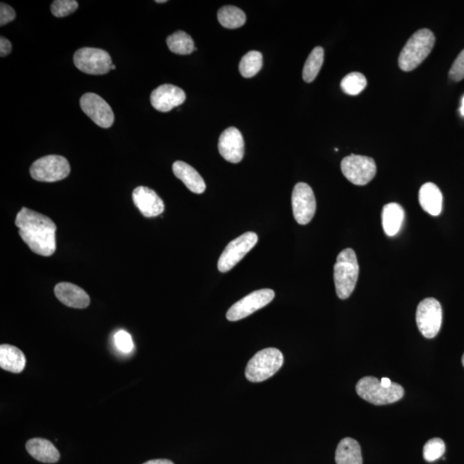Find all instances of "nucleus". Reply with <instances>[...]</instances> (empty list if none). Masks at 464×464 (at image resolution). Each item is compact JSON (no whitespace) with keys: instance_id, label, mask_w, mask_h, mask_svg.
<instances>
[{"instance_id":"nucleus-10","label":"nucleus","mask_w":464,"mask_h":464,"mask_svg":"<svg viewBox=\"0 0 464 464\" xmlns=\"http://www.w3.org/2000/svg\"><path fill=\"white\" fill-rule=\"evenodd\" d=\"M443 311L441 303L434 297L421 301L417 307L416 323L425 338H434L441 330Z\"/></svg>"},{"instance_id":"nucleus-39","label":"nucleus","mask_w":464,"mask_h":464,"mask_svg":"<svg viewBox=\"0 0 464 464\" xmlns=\"http://www.w3.org/2000/svg\"><path fill=\"white\" fill-rule=\"evenodd\" d=\"M115 69H116V65H112V70H115Z\"/></svg>"},{"instance_id":"nucleus-14","label":"nucleus","mask_w":464,"mask_h":464,"mask_svg":"<svg viewBox=\"0 0 464 464\" xmlns=\"http://www.w3.org/2000/svg\"><path fill=\"white\" fill-rule=\"evenodd\" d=\"M219 151L226 161L238 164L244 156V140L241 131L234 127H228L221 134Z\"/></svg>"},{"instance_id":"nucleus-27","label":"nucleus","mask_w":464,"mask_h":464,"mask_svg":"<svg viewBox=\"0 0 464 464\" xmlns=\"http://www.w3.org/2000/svg\"><path fill=\"white\" fill-rule=\"evenodd\" d=\"M262 64V54L258 51H251L242 58L239 64V71L242 77L252 78L261 70Z\"/></svg>"},{"instance_id":"nucleus-30","label":"nucleus","mask_w":464,"mask_h":464,"mask_svg":"<svg viewBox=\"0 0 464 464\" xmlns=\"http://www.w3.org/2000/svg\"><path fill=\"white\" fill-rule=\"evenodd\" d=\"M78 3L76 0H55L51 6V12L54 17H65L76 12Z\"/></svg>"},{"instance_id":"nucleus-38","label":"nucleus","mask_w":464,"mask_h":464,"mask_svg":"<svg viewBox=\"0 0 464 464\" xmlns=\"http://www.w3.org/2000/svg\"><path fill=\"white\" fill-rule=\"evenodd\" d=\"M166 2H167L166 1V0H160V1H158V0H157V1H156V3H166Z\"/></svg>"},{"instance_id":"nucleus-3","label":"nucleus","mask_w":464,"mask_h":464,"mask_svg":"<svg viewBox=\"0 0 464 464\" xmlns=\"http://www.w3.org/2000/svg\"><path fill=\"white\" fill-rule=\"evenodd\" d=\"M359 266L355 251L346 249L337 256L334 266L335 291L341 299H347L355 289Z\"/></svg>"},{"instance_id":"nucleus-15","label":"nucleus","mask_w":464,"mask_h":464,"mask_svg":"<svg viewBox=\"0 0 464 464\" xmlns=\"http://www.w3.org/2000/svg\"><path fill=\"white\" fill-rule=\"evenodd\" d=\"M186 94L181 88L173 85H162L151 94L152 107L158 112L166 113L182 105L185 102Z\"/></svg>"},{"instance_id":"nucleus-20","label":"nucleus","mask_w":464,"mask_h":464,"mask_svg":"<svg viewBox=\"0 0 464 464\" xmlns=\"http://www.w3.org/2000/svg\"><path fill=\"white\" fill-rule=\"evenodd\" d=\"M419 202L422 209L432 216L441 213L443 196L441 189L432 182L425 183L419 192Z\"/></svg>"},{"instance_id":"nucleus-13","label":"nucleus","mask_w":464,"mask_h":464,"mask_svg":"<svg viewBox=\"0 0 464 464\" xmlns=\"http://www.w3.org/2000/svg\"><path fill=\"white\" fill-rule=\"evenodd\" d=\"M81 106L86 116L91 118L93 123L103 128H109L115 121L112 107L95 93H85L81 99Z\"/></svg>"},{"instance_id":"nucleus-4","label":"nucleus","mask_w":464,"mask_h":464,"mask_svg":"<svg viewBox=\"0 0 464 464\" xmlns=\"http://www.w3.org/2000/svg\"><path fill=\"white\" fill-rule=\"evenodd\" d=\"M356 391L362 399L374 405L394 403L404 396V389L400 384L392 383L390 387H386L374 377H362L356 384Z\"/></svg>"},{"instance_id":"nucleus-32","label":"nucleus","mask_w":464,"mask_h":464,"mask_svg":"<svg viewBox=\"0 0 464 464\" xmlns=\"http://www.w3.org/2000/svg\"><path fill=\"white\" fill-rule=\"evenodd\" d=\"M449 77L454 82L461 81L464 78V50L453 62Z\"/></svg>"},{"instance_id":"nucleus-29","label":"nucleus","mask_w":464,"mask_h":464,"mask_svg":"<svg viewBox=\"0 0 464 464\" xmlns=\"http://www.w3.org/2000/svg\"><path fill=\"white\" fill-rule=\"evenodd\" d=\"M445 452V444L441 439H430L424 445L423 456L425 461L434 462L441 458Z\"/></svg>"},{"instance_id":"nucleus-34","label":"nucleus","mask_w":464,"mask_h":464,"mask_svg":"<svg viewBox=\"0 0 464 464\" xmlns=\"http://www.w3.org/2000/svg\"><path fill=\"white\" fill-rule=\"evenodd\" d=\"M12 43L6 37L1 36L0 38V56L6 57L12 52Z\"/></svg>"},{"instance_id":"nucleus-37","label":"nucleus","mask_w":464,"mask_h":464,"mask_svg":"<svg viewBox=\"0 0 464 464\" xmlns=\"http://www.w3.org/2000/svg\"><path fill=\"white\" fill-rule=\"evenodd\" d=\"M460 112H461L462 116H464V96L463 98L461 109H460Z\"/></svg>"},{"instance_id":"nucleus-26","label":"nucleus","mask_w":464,"mask_h":464,"mask_svg":"<svg viewBox=\"0 0 464 464\" xmlns=\"http://www.w3.org/2000/svg\"><path fill=\"white\" fill-rule=\"evenodd\" d=\"M324 50L321 47L315 48L308 57L303 70L304 81L311 83L316 79L324 64Z\"/></svg>"},{"instance_id":"nucleus-5","label":"nucleus","mask_w":464,"mask_h":464,"mask_svg":"<svg viewBox=\"0 0 464 464\" xmlns=\"http://www.w3.org/2000/svg\"><path fill=\"white\" fill-rule=\"evenodd\" d=\"M284 363L282 352L277 348H266L256 353L249 360L245 376L253 383L263 382L275 375Z\"/></svg>"},{"instance_id":"nucleus-35","label":"nucleus","mask_w":464,"mask_h":464,"mask_svg":"<svg viewBox=\"0 0 464 464\" xmlns=\"http://www.w3.org/2000/svg\"><path fill=\"white\" fill-rule=\"evenodd\" d=\"M143 464H174V463H173L171 461H169V460L167 459H156V460H150V461H148Z\"/></svg>"},{"instance_id":"nucleus-18","label":"nucleus","mask_w":464,"mask_h":464,"mask_svg":"<svg viewBox=\"0 0 464 464\" xmlns=\"http://www.w3.org/2000/svg\"><path fill=\"white\" fill-rule=\"evenodd\" d=\"M172 169L176 178L181 180L190 191L198 195L205 192L207 188L205 182L191 165L185 162L176 161L173 164Z\"/></svg>"},{"instance_id":"nucleus-8","label":"nucleus","mask_w":464,"mask_h":464,"mask_svg":"<svg viewBox=\"0 0 464 464\" xmlns=\"http://www.w3.org/2000/svg\"><path fill=\"white\" fill-rule=\"evenodd\" d=\"M341 171L352 184L366 185L375 178L377 165L374 159L366 156L352 154L344 158Z\"/></svg>"},{"instance_id":"nucleus-9","label":"nucleus","mask_w":464,"mask_h":464,"mask_svg":"<svg viewBox=\"0 0 464 464\" xmlns=\"http://www.w3.org/2000/svg\"><path fill=\"white\" fill-rule=\"evenodd\" d=\"M257 242V234L252 231L246 232L240 237L235 238L221 254L218 262V268L221 273L230 271L255 247Z\"/></svg>"},{"instance_id":"nucleus-22","label":"nucleus","mask_w":464,"mask_h":464,"mask_svg":"<svg viewBox=\"0 0 464 464\" xmlns=\"http://www.w3.org/2000/svg\"><path fill=\"white\" fill-rule=\"evenodd\" d=\"M403 207L398 203H389L383 207L382 224L384 232L389 237H394L399 232L404 221Z\"/></svg>"},{"instance_id":"nucleus-11","label":"nucleus","mask_w":464,"mask_h":464,"mask_svg":"<svg viewBox=\"0 0 464 464\" xmlns=\"http://www.w3.org/2000/svg\"><path fill=\"white\" fill-rule=\"evenodd\" d=\"M275 293L272 289L255 291L249 295L235 303L226 313V318L231 321L244 319L255 311L268 306L275 299Z\"/></svg>"},{"instance_id":"nucleus-2","label":"nucleus","mask_w":464,"mask_h":464,"mask_svg":"<svg viewBox=\"0 0 464 464\" xmlns=\"http://www.w3.org/2000/svg\"><path fill=\"white\" fill-rule=\"evenodd\" d=\"M434 44L435 36L430 30L416 31L408 41L398 58L401 70L411 72L417 68L430 54Z\"/></svg>"},{"instance_id":"nucleus-17","label":"nucleus","mask_w":464,"mask_h":464,"mask_svg":"<svg viewBox=\"0 0 464 464\" xmlns=\"http://www.w3.org/2000/svg\"><path fill=\"white\" fill-rule=\"evenodd\" d=\"M54 293L62 304L75 309H85L91 302L88 294L81 287L72 283H59L55 286Z\"/></svg>"},{"instance_id":"nucleus-21","label":"nucleus","mask_w":464,"mask_h":464,"mask_svg":"<svg viewBox=\"0 0 464 464\" xmlns=\"http://www.w3.org/2000/svg\"><path fill=\"white\" fill-rule=\"evenodd\" d=\"M26 366V358L19 348L8 344L0 346V367L7 372H22Z\"/></svg>"},{"instance_id":"nucleus-31","label":"nucleus","mask_w":464,"mask_h":464,"mask_svg":"<svg viewBox=\"0 0 464 464\" xmlns=\"http://www.w3.org/2000/svg\"><path fill=\"white\" fill-rule=\"evenodd\" d=\"M115 344L120 352L129 353L133 351L134 345L130 334L124 330L118 331L115 335Z\"/></svg>"},{"instance_id":"nucleus-28","label":"nucleus","mask_w":464,"mask_h":464,"mask_svg":"<svg viewBox=\"0 0 464 464\" xmlns=\"http://www.w3.org/2000/svg\"><path fill=\"white\" fill-rule=\"evenodd\" d=\"M367 81L365 76L360 72H351L342 79L341 87L346 94L350 96L359 95L366 89Z\"/></svg>"},{"instance_id":"nucleus-16","label":"nucleus","mask_w":464,"mask_h":464,"mask_svg":"<svg viewBox=\"0 0 464 464\" xmlns=\"http://www.w3.org/2000/svg\"><path fill=\"white\" fill-rule=\"evenodd\" d=\"M133 200L134 205L145 217H157L164 212V202L154 190L147 187L140 186L135 189Z\"/></svg>"},{"instance_id":"nucleus-24","label":"nucleus","mask_w":464,"mask_h":464,"mask_svg":"<svg viewBox=\"0 0 464 464\" xmlns=\"http://www.w3.org/2000/svg\"><path fill=\"white\" fill-rule=\"evenodd\" d=\"M167 45L169 50L176 54H190L197 50L192 37L182 30L176 31L168 36Z\"/></svg>"},{"instance_id":"nucleus-33","label":"nucleus","mask_w":464,"mask_h":464,"mask_svg":"<svg viewBox=\"0 0 464 464\" xmlns=\"http://www.w3.org/2000/svg\"><path fill=\"white\" fill-rule=\"evenodd\" d=\"M16 19L15 10L5 3L0 5V26L12 22Z\"/></svg>"},{"instance_id":"nucleus-23","label":"nucleus","mask_w":464,"mask_h":464,"mask_svg":"<svg viewBox=\"0 0 464 464\" xmlns=\"http://www.w3.org/2000/svg\"><path fill=\"white\" fill-rule=\"evenodd\" d=\"M337 464H362L361 448L355 439L345 438L341 439L335 452Z\"/></svg>"},{"instance_id":"nucleus-25","label":"nucleus","mask_w":464,"mask_h":464,"mask_svg":"<svg viewBox=\"0 0 464 464\" xmlns=\"http://www.w3.org/2000/svg\"><path fill=\"white\" fill-rule=\"evenodd\" d=\"M218 19L221 25L226 29H238L246 23V15L241 9L232 6H226L218 12Z\"/></svg>"},{"instance_id":"nucleus-12","label":"nucleus","mask_w":464,"mask_h":464,"mask_svg":"<svg viewBox=\"0 0 464 464\" xmlns=\"http://www.w3.org/2000/svg\"><path fill=\"white\" fill-rule=\"evenodd\" d=\"M292 206L294 219L297 223L304 226L313 220L317 210L316 197L307 183L299 182L294 187Z\"/></svg>"},{"instance_id":"nucleus-19","label":"nucleus","mask_w":464,"mask_h":464,"mask_svg":"<svg viewBox=\"0 0 464 464\" xmlns=\"http://www.w3.org/2000/svg\"><path fill=\"white\" fill-rule=\"evenodd\" d=\"M26 450L34 459L44 463H55L61 458L60 452L56 447L50 441L44 439H30L26 443Z\"/></svg>"},{"instance_id":"nucleus-36","label":"nucleus","mask_w":464,"mask_h":464,"mask_svg":"<svg viewBox=\"0 0 464 464\" xmlns=\"http://www.w3.org/2000/svg\"><path fill=\"white\" fill-rule=\"evenodd\" d=\"M381 383H382L383 386L386 387H390L391 384H392L391 380L388 379V377H382V379H381Z\"/></svg>"},{"instance_id":"nucleus-6","label":"nucleus","mask_w":464,"mask_h":464,"mask_svg":"<svg viewBox=\"0 0 464 464\" xmlns=\"http://www.w3.org/2000/svg\"><path fill=\"white\" fill-rule=\"evenodd\" d=\"M71 166L67 159L59 155H48L34 161L31 165V176L38 182H54L67 178Z\"/></svg>"},{"instance_id":"nucleus-1","label":"nucleus","mask_w":464,"mask_h":464,"mask_svg":"<svg viewBox=\"0 0 464 464\" xmlns=\"http://www.w3.org/2000/svg\"><path fill=\"white\" fill-rule=\"evenodd\" d=\"M16 226L23 241L36 254L51 256L56 251V224L43 214L23 207L17 213Z\"/></svg>"},{"instance_id":"nucleus-40","label":"nucleus","mask_w":464,"mask_h":464,"mask_svg":"<svg viewBox=\"0 0 464 464\" xmlns=\"http://www.w3.org/2000/svg\"><path fill=\"white\" fill-rule=\"evenodd\" d=\"M462 362H463V365L464 366V355H463Z\"/></svg>"},{"instance_id":"nucleus-7","label":"nucleus","mask_w":464,"mask_h":464,"mask_svg":"<svg viewBox=\"0 0 464 464\" xmlns=\"http://www.w3.org/2000/svg\"><path fill=\"white\" fill-rule=\"evenodd\" d=\"M74 62L79 71L91 75L107 74L113 65L108 52L95 48L78 50L74 54Z\"/></svg>"}]
</instances>
